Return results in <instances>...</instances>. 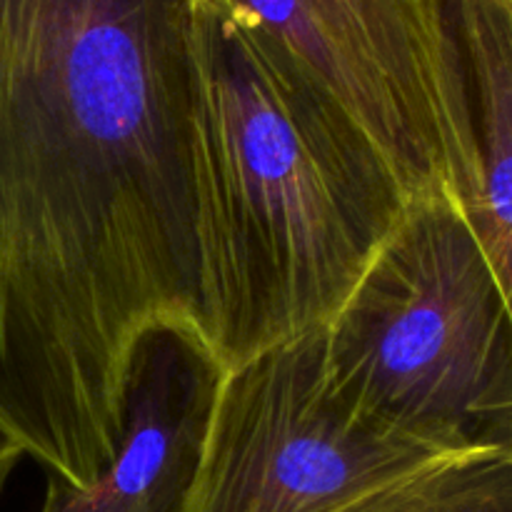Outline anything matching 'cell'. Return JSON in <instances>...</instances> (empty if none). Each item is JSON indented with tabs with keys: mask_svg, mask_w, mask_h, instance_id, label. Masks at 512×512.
<instances>
[{
	"mask_svg": "<svg viewBox=\"0 0 512 512\" xmlns=\"http://www.w3.org/2000/svg\"><path fill=\"white\" fill-rule=\"evenodd\" d=\"M198 5L0 0V428L75 488L140 335H205Z\"/></svg>",
	"mask_w": 512,
	"mask_h": 512,
	"instance_id": "1",
	"label": "cell"
},
{
	"mask_svg": "<svg viewBox=\"0 0 512 512\" xmlns=\"http://www.w3.org/2000/svg\"><path fill=\"white\" fill-rule=\"evenodd\" d=\"M205 335L223 368L325 328L410 193L358 120L223 0L198 5Z\"/></svg>",
	"mask_w": 512,
	"mask_h": 512,
	"instance_id": "2",
	"label": "cell"
},
{
	"mask_svg": "<svg viewBox=\"0 0 512 512\" xmlns=\"http://www.w3.org/2000/svg\"><path fill=\"white\" fill-rule=\"evenodd\" d=\"M330 383L440 458H512V315L448 188L415 195L335 318Z\"/></svg>",
	"mask_w": 512,
	"mask_h": 512,
	"instance_id": "3",
	"label": "cell"
},
{
	"mask_svg": "<svg viewBox=\"0 0 512 512\" xmlns=\"http://www.w3.org/2000/svg\"><path fill=\"white\" fill-rule=\"evenodd\" d=\"M440 460L335 390L320 328L225 368L188 512H348Z\"/></svg>",
	"mask_w": 512,
	"mask_h": 512,
	"instance_id": "4",
	"label": "cell"
},
{
	"mask_svg": "<svg viewBox=\"0 0 512 512\" xmlns=\"http://www.w3.org/2000/svg\"><path fill=\"white\" fill-rule=\"evenodd\" d=\"M323 85L383 150L410 198L448 188L423 0H223Z\"/></svg>",
	"mask_w": 512,
	"mask_h": 512,
	"instance_id": "5",
	"label": "cell"
},
{
	"mask_svg": "<svg viewBox=\"0 0 512 512\" xmlns=\"http://www.w3.org/2000/svg\"><path fill=\"white\" fill-rule=\"evenodd\" d=\"M223 373L195 325H150L130 355L113 458L85 488L48 475L40 512H188Z\"/></svg>",
	"mask_w": 512,
	"mask_h": 512,
	"instance_id": "6",
	"label": "cell"
},
{
	"mask_svg": "<svg viewBox=\"0 0 512 512\" xmlns=\"http://www.w3.org/2000/svg\"><path fill=\"white\" fill-rule=\"evenodd\" d=\"M448 190L512 315V0H423Z\"/></svg>",
	"mask_w": 512,
	"mask_h": 512,
	"instance_id": "7",
	"label": "cell"
},
{
	"mask_svg": "<svg viewBox=\"0 0 512 512\" xmlns=\"http://www.w3.org/2000/svg\"><path fill=\"white\" fill-rule=\"evenodd\" d=\"M348 512H512V458L473 455L440 460Z\"/></svg>",
	"mask_w": 512,
	"mask_h": 512,
	"instance_id": "8",
	"label": "cell"
},
{
	"mask_svg": "<svg viewBox=\"0 0 512 512\" xmlns=\"http://www.w3.org/2000/svg\"><path fill=\"white\" fill-rule=\"evenodd\" d=\"M23 455H25L23 448H20V445L15 443L3 428H0V490H3V485L8 483L10 473H13L15 465L20 463Z\"/></svg>",
	"mask_w": 512,
	"mask_h": 512,
	"instance_id": "9",
	"label": "cell"
}]
</instances>
